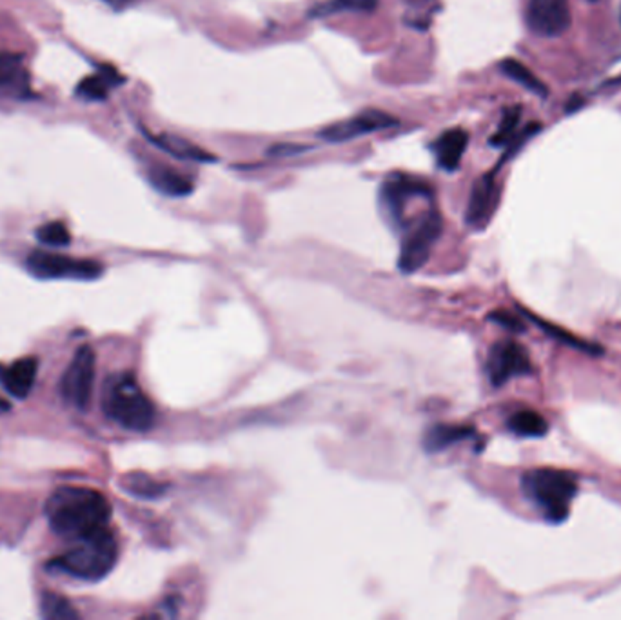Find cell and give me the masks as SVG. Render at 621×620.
<instances>
[{
    "label": "cell",
    "mask_w": 621,
    "mask_h": 620,
    "mask_svg": "<svg viewBox=\"0 0 621 620\" xmlns=\"http://www.w3.org/2000/svg\"><path fill=\"white\" fill-rule=\"evenodd\" d=\"M44 511L53 533L69 539L106 528L112 519L110 500L91 488H58L48 498Z\"/></svg>",
    "instance_id": "cell-1"
},
{
    "label": "cell",
    "mask_w": 621,
    "mask_h": 620,
    "mask_svg": "<svg viewBox=\"0 0 621 620\" xmlns=\"http://www.w3.org/2000/svg\"><path fill=\"white\" fill-rule=\"evenodd\" d=\"M102 409L106 417L130 432L144 433L153 428L157 411L139 380L124 371L112 375L102 389Z\"/></svg>",
    "instance_id": "cell-2"
},
{
    "label": "cell",
    "mask_w": 621,
    "mask_h": 620,
    "mask_svg": "<svg viewBox=\"0 0 621 620\" xmlns=\"http://www.w3.org/2000/svg\"><path fill=\"white\" fill-rule=\"evenodd\" d=\"M75 541L76 544L71 550L50 561V570L80 580H100L112 573L119 559V546L108 526Z\"/></svg>",
    "instance_id": "cell-3"
},
{
    "label": "cell",
    "mask_w": 621,
    "mask_h": 620,
    "mask_svg": "<svg viewBox=\"0 0 621 620\" xmlns=\"http://www.w3.org/2000/svg\"><path fill=\"white\" fill-rule=\"evenodd\" d=\"M522 488L526 497L544 511L551 523L567 519L571 502L578 493V482L572 473L551 468L527 471L522 479Z\"/></svg>",
    "instance_id": "cell-4"
},
{
    "label": "cell",
    "mask_w": 621,
    "mask_h": 620,
    "mask_svg": "<svg viewBox=\"0 0 621 620\" xmlns=\"http://www.w3.org/2000/svg\"><path fill=\"white\" fill-rule=\"evenodd\" d=\"M28 271L40 280H96L104 266L91 259H73L44 250H35L26 259Z\"/></svg>",
    "instance_id": "cell-5"
},
{
    "label": "cell",
    "mask_w": 621,
    "mask_h": 620,
    "mask_svg": "<svg viewBox=\"0 0 621 620\" xmlns=\"http://www.w3.org/2000/svg\"><path fill=\"white\" fill-rule=\"evenodd\" d=\"M442 215L438 214V210L431 208L407 232L401 241L398 260V266L403 273H414L428 262L436 241L442 235Z\"/></svg>",
    "instance_id": "cell-6"
},
{
    "label": "cell",
    "mask_w": 621,
    "mask_h": 620,
    "mask_svg": "<svg viewBox=\"0 0 621 620\" xmlns=\"http://www.w3.org/2000/svg\"><path fill=\"white\" fill-rule=\"evenodd\" d=\"M433 187L422 178L409 175H391L380 186V204L387 219L398 226L407 224V205L414 200H431Z\"/></svg>",
    "instance_id": "cell-7"
},
{
    "label": "cell",
    "mask_w": 621,
    "mask_h": 620,
    "mask_svg": "<svg viewBox=\"0 0 621 620\" xmlns=\"http://www.w3.org/2000/svg\"><path fill=\"white\" fill-rule=\"evenodd\" d=\"M94 366H96V357H94L93 348L87 344L80 346L60 378L62 398L69 406L80 411L87 409L91 402L93 384H94Z\"/></svg>",
    "instance_id": "cell-8"
},
{
    "label": "cell",
    "mask_w": 621,
    "mask_h": 620,
    "mask_svg": "<svg viewBox=\"0 0 621 620\" xmlns=\"http://www.w3.org/2000/svg\"><path fill=\"white\" fill-rule=\"evenodd\" d=\"M400 123L396 117L380 112V110H364L360 114H356L355 117H349L347 121H340L335 124L326 126L324 130H320L319 137L324 139L326 142L331 144H340V142H347L353 139H360L365 135H371L374 132H383V130H391L396 128Z\"/></svg>",
    "instance_id": "cell-9"
},
{
    "label": "cell",
    "mask_w": 621,
    "mask_h": 620,
    "mask_svg": "<svg viewBox=\"0 0 621 620\" xmlns=\"http://www.w3.org/2000/svg\"><path fill=\"white\" fill-rule=\"evenodd\" d=\"M533 369L529 353L512 341H501L498 342L487 360V373L490 382L498 388L508 382L512 377L527 375Z\"/></svg>",
    "instance_id": "cell-10"
},
{
    "label": "cell",
    "mask_w": 621,
    "mask_h": 620,
    "mask_svg": "<svg viewBox=\"0 0 621 620\" xmlns=\"http://www.w3.org/2000/svg\"><path fill=\"white\" fill-rule=\"evenodd\" d=\"M527 24L542 37H560L571 26L569 0H529Z\"/></svg>",
    "instance_id": "cell-11"
},
{
    "label": "cell",
    "mask_w": 621,
    "mask_h": 620,
    "mask_svg": "<svg viewBox=\"0 0 621 620\" xmlns=\"http://www.w3.org/2000/svg\"><path fill=\"white\" fill-rule=\"evenodd\" d=\"M498 202H500V187H498L494 171L482 175L471 189L469 204L465 210L467 226L472 230H483L490 223L498 208Z\"/></svg>",
    "instance_id": "cell-12"
},
{
    "label": "cell",
    "mask_w": 621,
    "mask_h": 620,
    "mask_svg": "<svg viewBox=\"0 0 621 620\" xmlns=\"http://www.w3.org/2000/svg\"><path fill=\"white\" fill-rule=\"evenodd\" d=\"M39 360L37 357H24L10 366H0V384L15 398H26L37 380Z\"/></svg>",
    "instance_id": "cell-13"
},
{
    "label": "cell",
    "mask_w": 621,
    "mask_h": 620,
    "mask_svg": "<svg viewBox=\"0 0 621 620\" xmlns=\"http://www.w3.org/2000/svg\"><path fill=\"white\" fill-rule=\"evenodd\" d=\"M469 144V133L462 128H453L444 132L431 146L438 168L444 171H456L460 168V162L464 159V153Z\"/></svg>",
    "instance_id": "cell-14"
},
{
    "label": "cell",
    "mask_w": 621,
    "mask_h": 620,
    "mask_svg": "<svg viewBox=\"0 0 621 620\" xmlns=\"http://www.w3.org/2000/svg\"><path fill=\"white\" fill-rule=\"evenodd\" d=\"M144 135L146 139L155 144L158 150L166 151L167 155H171L173 159H178V160H189V162H198V164H213L217 162V157L212 155V153H207L203 151L200 146L196 144H191L189 141L182 139V137H176V135H171V133H160V135H151L148 130H144Z\"/></svg>",
    "instance_id": "cell-15"
},
{
    "label": "cell",
    "mask_w": 621,
    "mask_h": 620,
    "mask_svg": "<svg viewBox=\"0 0 621 620\" xmlns=\"http://www.w3.org/2000/svg\"><path fill=\"white\" fill-rule=\"evenodd\" d=\"M148 178H149V184L158 193H162L166 196H173V198L189 196L194 189L193 182L187 177H184L182 173H178L171 166H164V164L151 166L148 171Z\"/></svg>",
    "instance_id": "cell-16"
},
{
    "label": "cell",
    "mask_w": 621,
    "mask_h": 620,
    "mask_svg": "<svg viewBox=\"0 0 621 620\" xmlns=\"http://www.w3.org/2000/svg\"><path fill=\"white\" fill-rule=\"evenodd\" d=\"M124 82V77L112 66H102L98 73L86 77L76 86V95L86 100H106L112 87Z\"/></svg>",
    "instance_id": "cell-17"
},
{
    "label": "cell",
    "mask_w": 621,
    "mask_h": 620,
    "mask_svg": "<svg viewBox=\"0 0 621 620\" xmlns=\"http://www.w3.org/2000/svg\"><path fill=\"white\" fill-rule=\"evenodd\" d=\"M26 93L28 73L22 59L14 53H0V93Z\"/></svg>",
    "instance_id": "cell-18"
},
{
    "label": "cell",
    "mask_w": 621,
    "mask_h": 620,
    "mask_svg": "<svg viewBox=\"0 0 621 620\" xmlns=\"http://www.w3.org/2000/svg\"><path fill=\"white\" fill-rule=\"evenodd\" d=\"M474 433L472 428L467 426H449V424H438L433 426L424 439V446L428 451H440L449 448L454 442H460L464 439H469Z\"/></svg>",
    "instance_id": "cell-19"
},
{
    "label": "cell",
    "mask_w": 621,
    "mask_h": 620,
    "mask_svg": "<svg viewBox=\"0 0 621 620\" xmlns=\"http://www.w3.org/2000/svg\"><path fill=\"white\" fill-rule=\"evenodd\" d=\"M378 6V0H326V3L317 5L313 10H309V19H326L344 12H373Z\"/></svg>",
    "instance_id": "cell-20"
},
{
    "label": "cell",
    "mask_w": 621,
    "mask_h": 620,
    "mask_svg": "<svg viewBox=\"0 0 621 620\" xmlns=\"http://www.w3.org/2000/svg\"><path fill=\"white\" fill-rule=\"evenodd\" d=\"M508 430L520 437H544L549 432L547 421L533 409L516 411L508 419Z\"/></svg>",
    "instance_id": "cell-21"
},
{
    "label": "cell",
    "mask_w": 621,
    "mask_h": 620,
    "mask_svg": "<svg viewBox=\"0 0 621 620\" xmlns=\"http://www.w3.org/2000/svg\"><path fill=\"white\" fill-rule=\"evenodd\" d=\"M500 69L505 77L512 78L514 82H518L520 86H524L526 89H529L531 93L535 95H540V96H547L549 89L547 86L527 68L524 66L522 62H518L516 59H505L501 60L500 64Z\"/></svg>",
    "instance_id": "cell-22"
},
{
    "label": "cell",
    "mask_w": 621,
    "mask_h": 620,
    "mask_svg": "<svg viewBox=\"0 0 621 620\" xmlns=\"http://www.w3.org/2000/svg\"><path fill=\"white\" fill-rule=\"evenodd\" d=\"M40 613L48 620H73V618H78V611L73 607V604L66 597H62L58 593H51V591H46L42 595Z\"/></svg>",
    "instance_id": "cell-23"
},
{
    "label": "cell",
    "mask_w": 621,
    "mask_h": 620,
    "mask_svg": "<svg viewBox=\"0 0 621 620\" xmlns=\"http://www.w3.org/2000/svg\"><path fill=\"white\" fill-rule=\"evenodd\" d=\"M122 486L128 493L140 497V498H158L166 493V484H160L153 480L148 475L142 473H131L122 480Z\"/></svg>",
    "instance_id": "cell-24"
},
{
    "label": "cell",
    "mask_w": 621,
    "mask_h": 620,
    "mask_svg": "<svg viewBox=\"0 0 621 620\" xmlns=\"http://www.w3.org/2000/svg\"><path fill=\"white\" fill-rule=\"evenodd\" d=\"M37 239L39 242H42L44 246H51V248H66L71 242V233L68 230V226L60 221H51L42 224L37 230Z\"/></svg>",
    "instance_id": "cell-25"
},
{
    "label": "cell",
    "mask_w": 621,
    "mask_h": 620,
    "mask_svg": "<svg viewBox=\"0 0 621 620\" xmlns=\"http://www.w3.org/2000/svg\"><path fill=\"white\" fill-rule=\"evenodd\" d=\"M520 117H522L520 106H512V108L505 110L503 119L500 123V128H498L496 135L490 139V144L492 146H505L514 137V132H516L518 123H520Z\"/></svg>",
    "instance_id": "cell-26"
},
{
    "label": "cell",
    "mask_w": 621,
    "mask_h": 620,
    "mask_svg": "<svg viewBox=\"0 0 621 620\" xmlns=\"http://www.w3.org/2000/svg\"><path fill=\"white\" fill-rule=\"evenodd\" d=\"M309 146H302V144H274L267 150L269 157H291V155H298L307 151Z\"/></svg>",
    "instance_id": "cell-27"
},
{
    "label": "cell",
    "mask_w": 621,
    "mask_h": 620,
    "mask_svg": "<svg viewBox=\"0 0 621 620\" xmlns=\"http://www.w3.org/2000/svg\"><path fill=\"white\" fill-rule=\"evenodd\" d=\"M490 319H494L496 323H500L501 326H505V328H508V330H512V332H520L524 326L520 324V321H518L514 315H510V314H503V312H500V314H492L490 315Z\"/></svg>",
    "instance_id": "cell-28"
},
{
    "label": "cell",
    "mask_w": 621,
    "mask_h": 620,
    "mask_svg": "<svg viewBox=\"0 0 621 620\" xmlns=\"http://www.w3.org/2000/svg\"><path fill=\"white\" fill-rule=\"evenodd\" d=\"M104 3H106L108 6H112L113 10H124L128 6H133L137 0H104Z\"/></svg>",
    "instance_id": "cell-29"
},
{
    "label": "cell",
    "mask_w": 621,
    "mask_h": 620,
    "mask_svg": "<svg viewBox=\"0 0 621 620\" xmlns=\"http://www.w3.org/2000/svg\"><path fill=\"white\" fill-rule=\"evenodd\" d=\"M8 409H10V404L4 398H0V411H8Z\"/></svg>",
    "instance_id": "cell-30"
}]
</instances>
